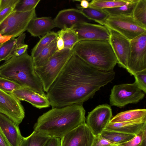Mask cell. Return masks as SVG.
<instances>
[{
	"label": "cell",
	"mask_w": 146,
	"mask_h": 146,
	"mask_svg": "<svg viewBox=\"0 0 146 146\" xmlns=\"http://www.w3.org/2000/svg\"><path fill=\"white\" fill-rule=\"evenodd\" d=\"M132 0H93L90 3L89 7L104 9L123 6L131 2Z\"/></svg>",
	"instance_id": "cell-28"
},
{
	"label": "cell",
	"mask_w": 146,
	"mask_h": 146,
	"mask_svg": "<svg viewBox=\"0 0 146 146\" xmlns=\"http://www.w3.org/2000/svg\"><path fill=\"white\" fill-rule=\"evenodd\" d=\"M100 134L102 137L117 145L126 142L135 136L106 130H104Z\"/></svg>",
	"instance_id": "cell-25"
},
{
	"label": "cell",
	"mask_w": 146,
	"mask_h": 146,
	"mask_svg": "<svg viewBox=\"0 0 146 146\" xmlns=\"http://www.w3.org/2000/svg\"><path fill=\"white\" fill-rule=\"evenodd\" d=\"M0 113L19 125L25 116L20 101L11 94L0 89Z\"/></svg>",
	"instance_id": "cell-11"
},
{
	"label": "cell",
	"mask_w": 146,
	"mask_h": 146,
	"mask_svg": "<svg viewBox=\"0 0 146 146\" xmlns=\"http://www.w3.org/2000/svg\"><path fill=\"white\" fill-rule=\"evenodd\" d=\"M56 33L57 35L56 45L58 51H59L64 49V42L62 38L63 29H61Z\"/></svg>",
	"instance_id": "cell-37"
},
{
	"label": "cell",
	"mask_w": 146,
	"mask_h": 146,
	"mask_svg": "<svg viewBox=\"0 0 146 146\" xmlns=\"http://www.w3.org/2000/svg\"><path fill=\"white\" fill-rule=\"evenodd\" d=\"M56 27L53 20L50 17H36L29 22L27 30L33 36H44Z\"/></svg>",
	"instance_id": "cell-19"
},
{
	"label": "cell",
	"mask_w": 146,
	"mask_h": 146,
	"mask_svg": "<svg viewBox=\"0 0 146 146\" xmlns=\"http://www.w3.org/2000/svg\"><path fill=\"white\" fill-rule=\"evenodd\" d=\"M73 53V50L66 49L57 51L44 65L35 68L44 92L49 88L64 68Z\"/></svg>",
	"instance_id": "cell-5"
},
{
	"label": "cell",
	"mask_w": 146,
	"mask_h": 146,
	"mask_svg": "<svg viewBox=\"0 0 146 146\" xmlns=\"http://www.w3.org/2000/svg\"><path fill=\"white\" fill-rule=\"evenodd\" d=\"M127 71L131 75L146 70V32L130 40Z\"/></svg>",
	"instance_id": "cell-9"
},
{
	"label": "cell",
	"mask_w": 146,
	"mask_h": 146,
	"mask_svg": "<svg viewBox=\"0 0 146 146\" xmlns=\"http://www.w3.org/2000/svg\"><path fill=\"white\" fill-rule=\"evenodd\" d=\"M110 37L109 42L115 54L119 66L126 70L130 51L129 40L118 32L109 29Z\"/></svg>",
	"instance_id": "cell-13"
},
{
	"label": "cell",
	"mask_w": 146,
	"mask_h": 146,
	"mask_svg": "<svg viewBox=\"0 0 146 146\" xmlns=\"http://www.w3.org/2000/svg\"><path fill=\"white\" fill-rule=\"evenodd\" d=\"M35 9L26 12L14 11L0 23V33L2 35L19 36L27 30L31 21L36 17Z\"/></svg>",
	"instance_id": "cell-7"
},
{
	"label": "cell",
	"mask_w": 146,
	"mask_h": 146,
	"mask_svg": "<svg viewBox=\"0 0 146 146\" xmlns=\"http://www.w3.org/2000/svg\"><path fill=\"white\" fill-rule=\"evenodd\" d=\"M0 77L15 82L23 87L45 94L35 70L33 59L27 50L22 55L14 56L0 65Z\"/></svg>",
	"instance_id": "cell-3"
},
{
	"label": "cell",
	"mask_w": 146,
	"mask_h": 146,
	"mask_svg": "<svg viewBox=\"0 0 146 146\" xmlns=\"http://www.w3.org/2000/svg\"><path fill=\"white\" fill-rule=\"evenodd\" d=\"M25 33H24L17 38H11L3 44L0 47V62L3 60L6 61L15 56L18 48L25 44Z\"/></svg>",
	"instance_id": "cell-20"
},
{
	"label": "cell",
	"mask_w": 146,
	"mask_h": 146,
	"mask_svg": "<svg viewBox=\"0 0 146 146\" xmlns=\"http://www.w3.org/2000/svg\"><path fill=\"white\" fill-rule=\"evenodd\" d=\"M22 87L16 83L8 79L0 77V89L9 93Z\"/></svg>",
	"instance_id": "cell-33"
},
{
	"label": "cell",
	"mask_w": 146,
	"mask_h": 146,
	"mask_svg": "<svg viewBox=\"0 0 146 146\" xmlns=\"http://www.w3.org/2000/svg\"><path fill=\"white\" fill-rule=\"evenodd\" d=\"M115 75L113 70L106 72L95 68L73 52L46 95L52 108L83 105L113 80Z\"/></svg>",
	"instance_id": "cell-1"
},
{
	"label": "cell",
	"mask_w": 146,
	"mask_h": 146,
	"mask_svg": "<svg viewBox=\"0 0 146 146\" xmlns=\"http://www.w3.org/2000/svg\"><path fill=\"white\" fill-rule=\"evenodd\" d=\"M77 7L88 19L94 21L102 25H104L105 21L109 15L104 9L90 7L87 8H83L79 6Z\"/></svg>",
	"instance_id": "cell-23"
},
{
	"label": "cell",
	"mask_w": 146,
	"mask_h": 146,
	"mask_svg": "<svg viewBox=\"0 0 146 146\" xmlns=\"http://www.w3.org/2000/svg\"><path fill=\"white\" fill-rule=\"evenodd\" d=\"M0 146H11L0 129Z\"/></svg>",
	"instance_id": "cell-41"
},
{
	"label": "cell",
	"mask_w": 146,
	"mask_h": 146,
	"mask_svg": "<svg viewBox=\"0 0 146 146\" xmlns=\"http://www.w3.org/2000/svg\"><path fill=\"white\" fill-rule=\"evenodd\" d=\"M14 8V7H8L0 11V23L13 12Z\"/></svg>",
	"instance_id": "cell-39"
},
{
	"label": "cell",
	"mask_w": 146,
	"mask_h": 146,
	"mask_svg": "<svg viewBox=\"0 0 146 146\" xmlns=\"http://www.w3.org/2000/svg\"><path fill=\"white\" fill-rule=\"evenodd\" d=\"M56 41L57 38L37 56L33 58L35 68H38L44 65L58 51Z\"/></svg>",
	"instance_id": "cell-22"
},
{
	"label": "cell",
	"mask_w": 146,
	"mask_h": 146,
	"mask_svg": "<svg viewBox=\"0 0 146 146\" xmlns=\"http://www.w3.org/2000/svg\"><path fill=\"white\" fill-rule=\"evenodd\" d=\"M53 20L56 27L61 29L71 28L78 23L91 22L79 9L73 8L60 11Z\"/></svg>",
	"instance_id": "cell-15"
},
{
	"label": "cell",
	"mask_w": 146,
	"mask_h": 146,
	"mask_svg": "<svg viewBox=\"0 0 146 146\" xmlns=\"http://www.w3.org/2000/svg\"><path fill=\"white\" fill-rule=\"evenodd\" d=\"M50 137L34 130L29 136L23 137L19 146H43Z\"/></svg>",
	"instance_id": "cell-24"
},
{
	"label": "cell",
	"mask_w": 146,
	"mask_h": 146,
	"mask_svg": "<svg viewBox=\"0 0 146 146\" xmlns=\"http://www.w3.org/2000/svg\"><path fill=\"white\" fill-rule=\"evenodd\" d=\"M85 112L81 104L52 108L38 117L34 125V130L61 139L71 130L86 123Z\"/></svg>",
	"instance_id": "cell-2"
},
{
	"label": "cell",
	"mask_w": 146,
	"mask_h": 146,
	"mask_svg": "<svg viewBox=\"0 0 146 146\" xmlns=\"http://www.w3.org/2000/svg\"><path fill=\"white\" fill-rule=\"evenodd\" d=\"M71 28L77 34L79 41L109 40L110 31L108 28L104 25L84 22L76 24Z\"/></svg>",
	"instance_id": "cell-12"
},
{
	"label": "cell",
	"mask_w": 146,
	"mask_h": 146,
	"mask_svg": "<svg viewBox=\"0 0 146 146\" xmlns=\"http://www.w3.org/2000/svg\"><path fill=\"white\" fill-rule=\"evenodd\" d=\"M138 0H132L131 2L123 6L104 9L110 15H132L133 11Z\"/></svg>",
	"instance_id": "cell-29"
},
{
	"label": "cell",
	"mask_w": 146,
	"mask_h": 146,
	"mask_svg": "<svg viewBox=\"0 0 146 146\" xmlns=\"http://www.w3.org/2000/svg\"><path fill=\"white\" fill-rule=\"evenodd\" d=\"M146 128L131 140L118 146H146Z\"/></svg>",
	"instance_id": "cell-32"
},
{
	"label": "cell",
	"mask_w": 146,
	"mask_h": 146,
	"mask_svg": "<svg viewBox=\"0 0 146 146\" xmlns=\"http://www.w3.org/2000/svg\"><path fill=\"white\" fill-rule=\"evenodd\" d=\"M40 0H19L15 6L14 11L26 12L35 9Z\"/></svg>",
	"instance_id": "cell-31"
},
{
	"label": "cell",
	"mask_w": 146,
	"mask_h": 146,
	"mask_svg": "<svg viewBox=\"0 0 146 146\" xmlns=\"http://www.w3.org/2000/svg\"><path fill=\"white\" fill-rule=\"evenodd\" d=\"M134 76L138 86L146 94V70L137 73Z\"/></svg>",
	"instance_id": "cell-34"
},
{
	"label": "cell",
	"mask_w": 146,
	"mask_h": 146,
	"mask_svg": "<svg viewBox=\"0 0 146 146\" xmlns=\"http://www.w3.org/2000/svg\"><path fill=\"white\" fill-rule=\"evenodd\" d=\"M19 0H0V11L4 9L15 7Z\"/></svg>",
	"instance_id": "cell-36"
},
{
	"label": "cell",
	"mask_w": 146,
	"mask_h": 146,
	"mask_svg": "<svg viewBox=\"0 0 146 146\" xmlns=\"http://www.w3.org/2000/svg\"><path fill=\"white\" fill-rule=\"evenodd\" d=\"M94 137L85 123L65 135L60 139V146H92Z\"/></svg>",
	"instance_id": "cell-14"
},
{
	"label": "cell",
	"mask_w": 146,
	"mask_h": 146,
	"mask_svg": "<svg viewBox=\"0 0 146 146\" xmlns=\"http://www.w3.org/2000/svg\"><path fill=\"white\" fill-rule=\"evenodd\" d=\"M0 129L11 146H19L24 137L19 125L0 113Z\"/></svg>",
	"instance_id": "cell-17"
},
{
	"label": "cell",
	"mask_w": 146,
	"mask_h": 146,
	"mask_svg": "<svg viewBox=\"0 0 146 146\" xmlns=\"http://www.w3.org/2000/svg\"><path fill=\"white\" fill-rule=\"evenodd\" d=\"M73 52L86 63L99 70L113 71L117 60L108 41L84 40L79 41Z\"/></svg>",
	"instance_id": "cell-4"
},
{
	"label": "cell",
	"mask_w": 146,
	"mask_h": 146,
	"mask_svg": "<svg viewBox=\"0 0 146 146\" xmlns=\"http://www.w3.org/2000/svg\"><path fill=\"white\" fill-rule=\"evenodd\" d=\"M57 36V33L50 31L44 35L32 49L31 56L35 58L44 48L49 45Z\"/></svg>",
	"instance_id": "cell-27"
},
{
	"label": "cell",
	"mask_w": 146,
	"mask_h": 146,
	"mask_svg": "<svg viewBox=\"0 0 146 146\" xmlns=\"http://www.w3.org/2000/svg\"><path fill=\"white\" fill-rule=\"evenodd\" d=\"M12 38L11 36H3L0 33V43L3 44Z\"/></svg>",
	"instance_id": "cell-42"
},
{
	"label": "cell",
	"mask_w": 146,
	"mask_h": 146,
	"mask_svg": "<svg viewBox=\"0 0 146 146\" xmlns=\"http://www.w3.org/2000/svg\"><path fill=\"white\" fill-rule=\"evenodd\" d=\"M110 106L104 104L99 105L88 113L86 124L94 136L100 134L112 118Z\"/></svg>",
	"instance_id": "cell-10"
},
{
	"label": "cell",
	"mask_w": 146,
	"mask_h": 146,
	"mask_svg": "<svg viewBox=\"0 0 146 146\" xmlns=\"http://www.w3.org/2000/svg\"><path fill=\"white\" fill-rule=\"evenodd\" d=\"M43 146H60V139L55 137H51Z\"/></svg>",
	"instance_id": "cell-38"
},
{
	"label": "cell",
	"mask_w": 146,
	"mask_h": 146,
	"mask_svg": "<svg viewBox=\"0 0 146 146\" xmlns=\"http://www.w3.org/2000/svg\"><path fill=\"white\" fill-rule=\"evenodd\" d=\"M145 94L135 82L115 85L111 90L110 104L111 106L122 108L129 104L138 102L143 98Z\"/></svg>",
	"instance_id": "cell-6"
},
{
	"label": "cell",
	"mask_w": 146,
	"mask_h": 146,
	"mask_svg": "<svg viewBox=\"0 0 146 146\" xmlns=\"http://www.w3.org/2000/svg\"><path fill=\"white\" fill-rule=\"evenodd\" d=\"M80 2V6L83 8H87L89 7L90 3L87 0L76 1Z\"/></svg>",
	"instance_id": "cell-43"
},
{
	"label": "cell",
	"mask_w": 146,
	"mask_h": 146,
	"mask_svg": "<svg viewBox=\"0 0 146 146\" xmlns=\"http://www.w3.org/2000/svg\"><path fill=\"white\" fill-rule=\"evenodd\" d=\"M3 44H1L0 43V47Z\"/></svg>",
	"instance_id": "cell-44"
},
{
	"label": "cell",
	"mask_w": 146,
	"mask_h": 146,
	"mask_svg": "<svg viewBox=\"0 0 146 146\" xmlns=\"http://www.w3.org/2000/svg\"><path fill=\"white\" fill-rule=\"evenodd\" d=\"M145 128L146 118L131 121L109 123L105 130L136 135Z\"/></svg>",
	"instance_id": "cell-18"
},
{
	"label": "cell",
	"mask_w": 146,
	"mask_h": 146,
	"mask_svg": "<svg viewBox=\"0 0 146 146\" xmlns=\"http://www.w3.org/2000/svg\"><path fill=\"white\" fill-rule=\"evenodd\" d=\"M63 29L62 38L64 49L72 50L75 45L79 42L78 36L72 28Z\"/></svg>",
	"instance_id": "cell-30"
},
{
	"label": "cell",
	"mask_w": 146,
	"mask_h": 146,
	"mask_svg": "<svg viewBox=\"0 0 146 146\" xmlns=\"http://www.w3.org/2000/svg\"><path fill=\"white\" fill-rule=\"evenodd\" d=\"M28 46L27 45L25 44L19 46L16 51L15 56H19L23 54L27 51Z\"/></svg>",
	"instance_id": "cell-40"
},
{
	"label": "cell",
	"mask_w": 146,
	"mask_h": 146,
	"mask_svg": "<svg viewBox=\"0 0 146 146\" xmlns=\"http://www.w3.org/2000/svg\"><path fill=\"white\" fill-rule=\"evenodd\" d=\"M115 145L100 134L94 136L92 146H113Z\"/></svg>",
	"instance_id": "cell-35"
},
{
	"label": "cell",
	"mask_w": 146,
	"mask_h": 146,
	"mask_svg": "<svg viewBox=\"0 0 146 146\" xmlns=\"http://www.w3.org/2000/svg\"><path fill=\"white\" fill-rule=\"evenodd\" d=\"M132 16L136 23L146 29V0H138Z\"/></svg>",
	"instance_id": "cell-26"
},
{
	"label": "cell",
	"mask_w": 146,
	"mask_h": 146,
	"mask_svg": "<svg viewBox=\"0 0 146 146\" xmlns=\"http://www.w3.org/2000/svg\"><path fill=\"white\" fill-rule=\"evenodd\" d=\"M10 94L20 101H25L39 109L50 106L46 95L41 94L29 88L22 87Z\"/></svg>",
	"instance_id": "cell-16"
},
{
	"label": "cell",
	"mask_w": 146,
	"mask_h": 146,
	"mask_svg": "<svg viewBox=\"0 0 146 146\" xmlns=\"http://www.w3.org/2000/svg\"><path fill=\"white\" fill-rule=\"evenodd\" d=\"M104 25L120 34L129 40L146 32L134 20L132 15H109Z\"/></svg>",
	"instance_id": "cell-8"
},
{
	"label": "cell",
	"mask_w": 146,
	"mask_h": 146,
	"mask_svg": "<svg viewBox=\"0 0 146 146\" xmlns=\"http://www.w3.org/2000/svg\"><path fill=\"white\" fill-rule=\"evenodd\" d=\"M113 146H118V145H114Z\"/></svg>",
	"instance_id": "cell-45"
},
{
	"label": "cell",
	"mask_w": 146,
	"mask_h": 146,
	"mask_svg": "<svg viewBox=\"0 0 146 146\" xmlns=\"http://www.w3.org/2000/svg\"><path fill=\"white\" fill-rule=\"evenodd\" d=\"M146 118V109L131 110L120 112L112 118L109 123L131 121Z\"/></svg>",
	"instance_id": "cell-21"
}]
</instances>
